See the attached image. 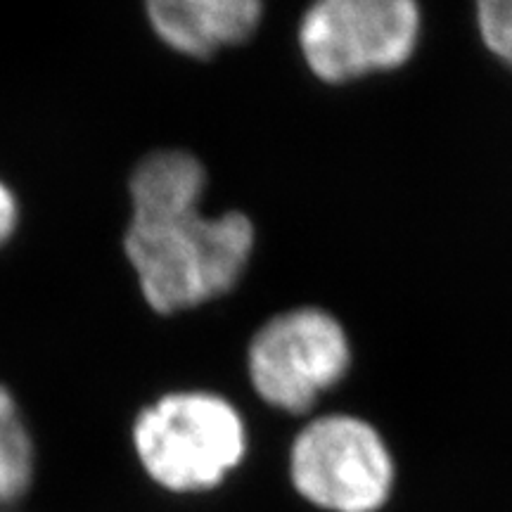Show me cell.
Listing matches in <instances>:
<instances>
[{
	"label": "cell",
	"mask_w": 512,
	"mask_h": 512,
	"mask_svg": "<svg viewBox=\"0 0 512 512\" xmlns=\"http://www.w3.org/2000/svg\"><path fill=\"white\" fill-rule=\"evenodd\" d=\"M207 169L188 150H157L128 183L124 252L157 313L195 309L228 294L247 273L256 228L242 211L202 214Z\"/></svg>",
	"instance_id": "6da1fadb"
},
{
	"label": "cell",
	"mask_w": 512,
	"mask_h": 512,
	"mask_svg": "<svg viewBox=\"0 0 512 512\" xmlns=\"http://www.w3.org/2000/svg\"><path fill=\"white\" fill-rule=\"evenodd\" d=\"M133 446L143 470L174 494L221 486L247 458L245 418L226 396L207 389L164 394L138 413Z\"/></svg>",
	"instance_id": "7a4b0ae2"
},
{
	"label": "cell",
	"mask_w": 512,
	"mask_h": 512,
	"mask_svg": "<svg viewBox=\"0 0 512 512\" xmlns=\"http://www.w3.org/2000/svg\"><path fill=\"white\" fill-rule=\"evenodd\" d=\"M422 10L413 0H320L306 8L297 46L328 86H349L401 69L418 53Z\"/></svg>",
	"instance_id": "3957f363"
},
{
	"label": "cell",
	"mask_w": 512,
	"mask_h": 512,
	"mask_svg": "<svg viewBox=\"0 0 512 512\" xmlns=\"http://www.w3.org/2000/svg\"><path fill=\"white\" fill-rule=\"evenodd\" d=\"M287 467L294 491L323 512H380L394 494L392 448L361 415L325 413L306 422Z\"/></svg>",
	"instance_id": "277c9868"
},
{
	"label": "cell",
	"mask_w": 512,
	"mask_h": 512,
	"mask_svg": "<svg viewBox=\"0 0 512 512\" xmlns=\"http://www.w3.org/2000/svg\"><path fill=\"white\" fill-rule=\"evenodd\" d=\"M354 363L344 323L320 306L275 313L247 347V375L266 406L306 415L344 382Z\"/></svg>",
	"instance_id": "5b68a950"
},
{
	"label": "cell",
	"mask_w": 512,
	"mask_h": 512,
	"mask_svg": "<svg viewBox=\"0 0 512 512\" xmlns=\"http://www.w3.org/2000/svg\"><path fill=\"white\" fill-rule=\"evenodd\" d=\"M145 10L166 46L200 60L242 46L264 22L259 0H150Z\"/></svg>",
	"instance_id": "8992f818"
},
{
	"label": "cell",
	"mask_w": 512,
	"mask_h": 512,
	"mask_svg": "<svg viewBox=\"0 0 512 512\" xmlns=\"http://www.w3.org/2000/svg\"><path fill=\"white\" fill-rule=\"evenodd\" d=\"M36 451L15 394L0 384V508L19 501L34 479Z\"/></svg>",
	"instance_id": "52a82bcc"
},
{
	"label": "cell",
	"mask_w": 512,
	"mask_h": 512,
	"mask_svg": "<svg viewBox=\"0 0 512 512\" xmlns=\"http://www.w3.org/2000/svg\"><path fill=\"white\" fill-rule=\"evenodd\" d=\"M475 17L484 48L512 72V0H482Z\"/></svg>",
	"instance_id": "ba28073f"
},
{
	"label": "cell",
	"mask_w": 512,
	"mask_h": 512,
	"mask_svg": "<svg viewBox=\"0 0 512 512\" xmlns=\"http://www.w3.org/2000/svg\"><path fill=\"white\" fill-rule=\"evenodd\" d=\"M19 223V204L10 185L0 178V245L12 238Z\"/></svg>",
	"instance_id": "9c48e42d"
}]
</instances>
